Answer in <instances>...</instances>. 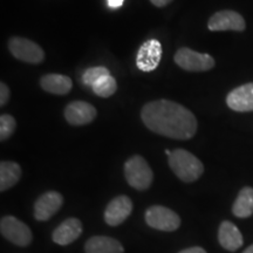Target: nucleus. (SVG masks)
Wrapping results in <instances>:
<instances>
[{"label":"nucleus","mask_w":253,"mask_h":253,"mask_svg":"<svg viewBox=\"0 0 253 253\" xmlns=\"http://www.w3.org/2000/svg\"><path fill=\"white\" fill-rule=\"evenodd\" d=\"M141 119L149 130L173 140H190L196 135L198 126L192 112L166 99L148 102L142 108Z\"/></svg>","instance_id":"nucleus-1"},{"label":"nucleus","mask_w":253,"mask_h":253,"mask_svg":"<svg viewBox=\"0 0 253 253\" xmlns=\"http://www.w3.org/2000/svg\"><path fill=\"white\" fill-rule=\"evenodd\" d=\"M170 169L179 179L192 183L203 175L204 166L194 154L184 149H175L168 157Z\"/></svg>","instance_id":"nucleus-2"},{"label":"nucleus","mask_w":253,"mask_h":253,"mask_svg":"<svg viewBox=\"0 0 253 253\" xmlns=\"http://www.w3.org/2000/svg\"><path fill=\"white\" fill-rule=\"evenodd\" d=\"M125 176L128 184L138 191L149 189L154 181L153 170L140 155L131 156L125 163Z\"/></svg>","instance_id":"nucleus-3"},{"label":"nucleus","mask_w":253,"mask_h":253,"mask_svg":"<svg viewBox=\"0 0 253 253\" xmlns=\"http://www.w3.org/2000/svg\"><path fill=\"white\" fill-rule=\"evenodd\" d=\"M173 60L178 67L186 72H208L216 65V61L210 54L196 52L188 47L177 50Z\"/></svg>","instance_id":"nucleus-4"},{"label":"nucleus","mask_w":253,"mask_h":253,"mask_svg":"<svg viewBox=\"0 0 253 253\" xmlns=\"http://www.w3.org/2000/svg\"><path fill=\"white\" fill-rule=\"evenodd\" d=\"M145 221L153 229L173 232L181 226V218L171 209L163 205H153L145 211Z\"/></svg>","instance_id":"nucleus-5"},{"label":"nucleus","mask_w":253,"mask_h":253,"mask_svg":"<svg viewBox=\"0 0 253 253\" xmlns=\"http://www.w3.org/2000/svg\"><path fill=\"white\" fill-rule=\"evenodd\" d=\"M0 232L5 239L21 248L28 246L33 240V235L30 227L14 216H5L1 218Z\"/></svg>","instance_id":"nucleus-6"},{"label":"nucleus","mask_w":253,"mask_h":253,"mask_svg":"<svg viewBox=\"0 0 253 253\" xmlns=\"http://www.w3.org/2000/svg\"><path fill=\"white\" fill-rule=\"evenodd\" d=\"M8 49L15 59L27 63L42 62L45 59V52L34 41L28 40L26 38L13 37L8 40Z\"/></svg>","instance_id":"nucleus-7"},{"label":"nucleus","mask_w":253,"mask_h":253,"mask_svg":"<svg viewBox=\"0 0 253 253\" xmlns=\"http://www.w3.org/2000/svg\"><path fill=\"white\" fill-rule=\"evenodd\" d=\"M208 28L212 32H243L246 28V23L243 15L238 12L224 9L211 15L208 21Z\"/></svg>","instance_id":"nucleus-8"},{"label":"nucleus","mask_w":253,"mask_h":253,"mask_svg":"<svg viewBox=\"0 0 253 253\" xmlns=\"http://www.w3.org/2000/svg\"><path fill=\"white\" fill-rule=\"evenodd\" d=\"M162 59V45L158 40L151 39L142 43L136 55V65L142 72L155 71Z\"/></svg>","instance_id":"nucleus-9"},{"label":"nucleus","mask_w":253,"mask_h":253,"mask_svg":"<svg viewBox=\"0 0 253 253\" xmlns=\"http://www.w3.org/2000/svg\"><path fill=\"white\" fill-rule=\"evenodd\" d=\"M132 202L128 196H118L113 198L104 210V220L110 226H119L130 216Z\"/></svg>","instance_id":"nucleus-10"},{"label":"nucleus","mask_w":253,"mask_h":253,"mask_svg":"<svg viewBox=\"0 0 253 253\" xmlns=\"http://www.w3.org/2000/svg\"><path fill=\"white\" fill-rule=\"evenodd\" d=\"M63 197L56 191L45 192L34 203V218L39 221H46L61 209Z\"/></svg>","instance_id":"nucleus-11"},{"label":"nucleus","mask_w":253,"mask_h":253,"mask_svg":"<svg viewBox=\"0 0 253 253\" xmlns=\"http://www.w3.org/2000/svg\"><path fill=\"white\" fill-rule=\"evenodd\" d=\"M65 119L72 126H84L96 118V109L86 101H73L65 108Z\"/></svg>","instance_id":"nucleus-12"},{"label":"nucleus","mask_w":253,"mask_h":253,"mask_svg":"<svg viewBox=\"0 0 253 253\" xmlns=\"http://www.w3.org/2000/svg\"><path fill=\"white\" fill-rule=\"evenodd\" d=\"M226 104L235 112H253V82L231 90L226 96Z\"/></svg>","instance_id":"nucleus-13"},{"label":"nucleus","mask_w":253,"mask_h":253,"mask_svg":"<svg viewBox=\"0 0 253 253\" xmlns=\"http://www.w3.org/2000/svg\"><path fill=\"white\" fill-rule=\"evenodd\" d=\"M82 233V223L78 218H67L53 231L52 239L58 245L65 246L75 242Z\"/></svg>","instance_id":"nucleus-14"},{"label":"nucleus","mask_w":253,"mask_h":253,"mask_svg":"<svg viewBox=\"0 0 253 253\" xmlns=\"http://www.w3.org/2000/svg\"><path fill=\"white\" fill-rule=\"evenodd\" d=\"M218 240L221 248L227 251H237L243 246L244 239L238 227L229 220H224L218 230Z\"/></svg>","instance_id":"nucleus-15"},{"label":"nucleus","mask_w":253,"mask_h":253,"mask_svg":"<svg viewBox=\"0 0 253 253\" xmlns=\"http://www.w3.org/2000/svg\"><path fill=\"white\" fill-rule=\"evenodd\" d=\"M86 253H123L125 249L119 240L106 236H94L84 245Z\"/></svg>","instance_id":"nucleus-16"},{"label":"nucleus","mask_w":253,"mask_h":253,"mask_svg":"<svg viewBox=\"0 0 253 253\" xmlns=\"http://www.w3.org/2000/svg\"><path fill=\"white\" fill-rule=\"evenodd\" d=\"M40 86L47 93L66 95L72 90L73 82L71 78L62 74H47L40 79Z\"/></svg>","instance_id":"nucleus-17"},{"label":"nucleus","mask_w":253,"mask_h":253,"mask_svg":"<svg viewBox=\"0 0 253 253\" xmlns=\"http://www.w3.org/2000/svg\"><path fill=\"white\" fill-rule=\"evenodd\" d=\"M21 177V168L12 161H2L0 163V191L11 189L19 182Z\"/></svg>","instance_id":"nucleus-18"},{"label":"nucleus","mask_w":253,"mask_h":253,"mask_svg":"<svg viewBox=\"0 0 253 253\" xmlns=\"http://www.w3.org/2000/svg\"><path fill=\"white\" fill-rule=\"evenodd\" d=\"M232 213L238 218H249L253 214V188L245 186L239 191L232 205Z\"/></svg>","instance_id":"nucleus-19"},{"label":"nucleus","mask_w":253,"mask_h":253,"mask_svg":"<svg viewBox=\"0 0 253 253\" xmlns=\"http://www.w3.org/2000/svg\"><path fill=\"white\" fill-rule=\"evenodd\" d=\"M91 89L97 96L107 99L118 90V84H116L115 79L112 75H107V77L101 78L99 81L95 82Z\"/></svg>","instance_id":"nucleus-20"},{"label":"nucleus","mask_w":253,"mask_h":253,"mask_svg":"<svg viewBox=\"0 0 253 253\" xmlns=\"http://www.w3.org/2000/svg\"><path fill=\"white\" fill-rule=\"evenodd\" d=\"M110 75L109 69L106 67H91L88 68L86 72L82 74V82L84 86L93 87L95 82H97L101 78Z\"/></svg>","instance_id":"nucleus-21"},{"label":"nucleus","mask_w":253,"mask_h":253,"mask_svg":"<svg viewBox=\"0 0 253 253\" xmlns=\"http://www.w3.org/2000/svg\"><path fill=\"white\" fill-rule=\"evenodd\" d=\"M17 126V122L13 116L8 114H2L0 116V141H6L13 135Z\"/></svg>","instance_id":"nucleus-22"},{"label":"nucleus","mask_w":253,"mask_h":253,"mask_svg":"<svg viewBox=\"0 0 253 253\" xmlns=\"http://www.w3.org/2000/svg\"><path fill=\"white\" fill-rule=\"evenodd\" d=\"M9 95H11V91H9L7 84L1 82V84H0V106L4 107L5 104L8 102Z\"/></svg>","instance_id":"nucleus-23"},{"label":"nucleus","mask_w":253,"mask_h":253,"mask_svg":"<svg viewBox=\"0 0 253 253\" xmlns=\"http://www.w3.org/2000/svg\"><path fill=\"white\" fill-rule=\"evenodd\" d=\"M178 253H207V251H205L204 249L199 248V246H194V248L182 250V251H179Z\"/></svg>","instance_id":"nucleus-24"},{"label":"nucleus","mask_w":253,"mask_h":253,"mask_svg":"<svg viewBox=\"0 0 253 253\" xmlns=\"http://www.w3.org/2000/svg\"><path fill=\"white\" fill-rule=\"evenodd\" d=\"M172 0H150V2L156 7H164V6L169 5Z\"/></svg>","instance_id":"nucleus-25"},{"label":"nucleus","mask_w":253,"mask_h":253,"mask_svg":"<svg viewBox=\"0 0 253 253\" xmlns=\"http://www.w3.org/2000/svg\"><path fill=\"white\" fill-rule=\"evenodd\" d=\"M107 2H108L110 8H119L123 5L125 0H107Z\"/></svg>","instance_id":"nucleus-26"},{"label":"nucleus","mask_w":253,"mask_h":253,"mask_svg":"<svg viewBox=\"0 0 253 253\" xmlns=\"http://www.w3.org/2000/svg\"><path fill=\"white\" fill-rule=\"evenodd\" d=\"M243 253H253V244H252V245H250V246H249V248H248V249H246V250H245V251H244V252H243Z\"/></svg>","instance_id":"nucleus-27"}]
</instances>
